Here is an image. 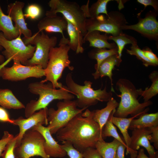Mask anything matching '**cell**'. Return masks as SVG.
Here are the masks:
<instances>
[{
  "label": "cell",
  "instance_id": "9c48e42d",
  "mask_svg": "<svg viewBox=\"0 0 158 158\" xmlns=\"http://www.w3.org/2000/svg\"><path fill=\"white\" fill-rule=\"evenodd\" d=\"M26 45H34L36 49L32 57L27 62L25 65H40L45 69L49 59V54L51 48L55 47L57 38L54 36L49 37L43 31L38 32L28 38H23Z\"/></svg>",
  "mask_w": 158,
  "mask_h": 158
},
{
  "label": "cell",
  "instance_id": "8992f818",
  "mask_svg": "<svg viewBox=\"0 0 158 158\" xmlns=\"http://www.w3.org/2000/svg\"><path fill=\"white\" fill-rule=\"evenodd\" d=\"M50 9L46 12L47 16H53L60 13L81 32L84 37L87 31L85 23L87 19L81 6L76 2L66 0H51L48 3Z\"/></svg>",
  "mask_w": 158,
  "mask_h": 158
},
{
  "label": "cell",
  "instance_id": "2e32d148",
  "mask_svg": "<svg viewBox=\"0 0 158 158\" xmlns=\"http://www.w3.org/2000/svg\"><path fill=\"white\" fill-rule=\"evenodd\" d=\"M25 3L20 1L11 3L7 6V13L15 23L14 26L23 34L24 38H28L32 36L31 30L27 27L23 9Z\"/></svg>",
  "mask_w": 158,
  "mask_h": 158
},
{
  "label": "cell",
  "instance_id": "ac0fdd59",
  "mask_svg": "<svg viewBox=\"0 0 158 158\" xmlns=\"http://www.w3.org/2000/svg\"><path fill=\"white\" fill-rule=\"evenodd\" d=\"M38 32L44 30L47 33H61L63 38L65 37L63 32L67 30V22L63 17L57 15L53 16H46L38 23Z\"/></svg>",
  "mask_w": 158,
  "mask_h": 158
},
{
  "label": "cell",
  "instance_id": "ab89813d",
  "mask_svg": "<svg viewBox=\"0 0 158 158\" xmlns=\"http://www.w3.org/2000/svg\"><path fill=\"white\" fill-rule=\"evenodd\" d=\"M142 50L145 56L157 66L158 65V58L152 50L149 48H145Z\"/></svg>",
  "mask_w": 158,
  "mask_h": 158
},
{
  "label": "cell",
  "instance_id": "74e56055",
  "mask_svg": "<svg viewBox=\"0 0 158 158\" xmlns=\"http://www.w3.org/2000/svg\"><path fill=\"white\" fill-rule=\"evenodd\" d=\"M151 131L149 141L150 143H153L154 147L158 149V126L149 128Z\"/></svg>",
  "mask_w": 158,
  "mask_h": 158
},
{
  "label": "cell",
  "instance_id": "7bdbcfd3",
  "mask_svg": "<svg viewBox=\"0 0 158 158\" xmlns=\"http://www.w3.org/2000/svg\"><path fill=\"white\" fill-rule=\"evenodd\" d=\"M127 147L122 143L119 142L115 154V158H125V151Z\"/></svg>",
  "mask_w": 158,
  "mask_h": 158
},
{
  "label": "cell",
  "instance_id": "1f68e13d",
  "mask_svg": "<svg viewBox=\"0 0 158 158\" xmlns=\"http://www.w3.org/2000/svg\"><path fill=\"white\" fill-rule=\"evenodd\" d=\"M114 109L111 113L107 121L105 124L103 129L102 136L103 139L108 137H112L123 145L127 147L124 140L122 139L118 133L116 127L112 122L111 116L115 111Z\"/></svg>",
  "mask_w": 158,
  "mask_h": 158
},
{
  "label": "cell",
  "instance_id": "d6a6232c",
  "mask_svg": "<svg viewBox=\"0 0 158 158\" xmlns=\"http://www.w3.org/2000/svg\"><path fill=\"white\" fill-rule=\"evenodd\" d=\"M127 53L130 55L135 56L138 59L142 62L143 64L146 67L149 66H157L145 56L142 50L139 47L137 43L132 44L130 49H127Z\"/></svg>",
  "mask_w": 158,
  "mask_h": 158
},
{
  "label": "cell",
  "instance_id": "484cf974",
  "mask_svg": "<svg viewBox=\"0 0 158 158\" xmlns=\"http://www.w3.org/2000/svg\"><path fill=\"white\" fill-rule=\"evenodd\" d=\"M0 105L2 107L8 109H25V106L13 94L12 91L8 89H0Z\"/></svg>",
  "mask_w": 158,
  "mask_h": 158
},
{
  "label": "cell",
  "instance_id": "ba28073f",
  "mask_svg": "<svg viewBox=\"0 0 158 158\" xmlns=\"http://www.w3.org/2000/svg\"><path fill=\"white\" fill-rule=\"evenodd\" d=\"M21 35L15 39L8 40L3 33L0 32V45L5 49L2 53L6 60L0 65V69L12 60L25 65L28 61L32 57L36 47L30 44L26 45L21 38Z\"/></svg>",
  "mask_w": 158,
  "mask_h": 158
},
{
  "label": "cell",
  "instance_id": "f1b7e54d",
  "mask_svg": "<svg viewBox=\"0 0 158 158\" xmlns=\"http://www.w3.org/2000/svg\"><path fill=\"white\" fill-rule=\"evenodd\" d=\"M149 78L152 82L149 88H147L145 90L141 88L137 89L139 95L143 97L144 102H147L153 97L158 94V72L154 71L152 72L149 75Z\"/></svg>",
  "mask_w": 158,
  "mask_h": 158
},
{
  "label": "cell",
  "instance_id": "7c38bea8",
  "mask_svg": "<svg viewBox=\"0 0 158 158\" xmlns=\"http://www.w3.org/2000/svg\"><path fill=\"white\" fill-rule=\"evenodd\" d=\"M45 76V71L40 65L28 66L13 61L11 67L4 66L0 69V77L12 82L25 80L28 78H41Z\"/></svg>",
  "mask_w": 158,
  "mask_h": 158
},
{
  "label": "cell",
  "instance_id": "b9f144b4",
  "mask_svg": "<svg viewBox=\"0 0 158 158\" xmlns=\"http://www.w3.org/2000/svg\"><path fill=\"white\" fill-rule=\"evenodd\" d=\"M0 121L7 122L13 124V121L9 118L7 111L3 107H0Z\"/></svg>",
  "mask_w": 158,
  "mask_h": 158
},
{
  "label": "cell",
  "instance_id": "8d00e7d4",
  "mask_svg": "<svg viewBox=\"0 0 158 158\" xmlns=\"http://www.w3.org/2000/svg\"><path fill=\"white\" fill-rule=\"evenodd\" d=\"M14 137L13 135L10 134L8 131H4V135L1 139L0 140V157L1 156L2 153L7 143Z\"/></svg>",
  "mask_w": 158,
  "mask_h": 158
},
{
  "label": "cell",
  "instance_id": "f6af8a7d",
  "mask_svg": "<svg viewBox=\"0 0 158 158\" xmlns=\"http://www.w3.org/2000/svg\"><path fill=\"white\" fill-rule=\"evenodd\" d=\"M3 47L0 45V50H1ZM5 62L4 57L3 55L0 54V65L2 64Z\"/></svg>",
  "mask_w": 158,
  "mask_h": 158
},
{
  "label": "cell",
  "instance_id": "8fae6325",
  "mask_svg": "<svg viewBox=\"0 0 158 158\" xmlns=\"http://www.w3.org/2000/svg\"><path fill=\"white\" fill-rule=\"evenodd\" d=\"M45 139L38 131L31 128L23 135L20 145L15 147V158H30L40 156L43 158H50L45 153L44 148Z\"/></svg>",
  "mask_w": 158,
  "mask_h": 158
},
{
  "label": "cell",
  "instance_id": "6da1fadb",
  "mask_svg": "<svg viewBox=\"0 0 158 158\" xmlns=\"http://www.w3.org/2000/svg\"><path fill=\"white\" fill-rule=\"evenodd\" d=\"M93 111L86 109L75 116L56 133L57 139L68 141L80 152L88 147L95 148L99 140L103 139L99 124L93 119Z\"/></svg>",
  "mask_w": 158,
  "mask_h": 158
},
{
  "label": "cell",
  "instance_id": "603a6c76",
  "mask_svg": "<svg viewBox=\"0 0 158 158\" xmlns=\"http://www.w3.org/2000/svg\"><path fill=\"white\" fill-rule=\"evenodd\" d=\"M2 32L5 38L11 40L21 35L13 24L10 16L3 12L0 5V32Z\"/></svg>",
  "mask_w": 158,
  "mask_h": 158
},
{
  "label": "cell",
  "instance_id": "ffe728a7",
  "mask_svg": "<svg viewBox=\"0 0 158 158\" xmlns=\"http://www.w3.org/2000/svg\"><path fill=\"white\" fill-rule=\"evenodd\" d=\"M109 36L107 34H101L100 31L95 30L87 32L84 37V40L85 42H89L90 47L95 48L111 49L117 47L115 43L108 42Z\"/></svg>",
  "mask_w": 158,
  "mask_h": 158
},
{
  "label": "cell",
  "instance_id": "7a4b0ae2",
  "mask_svg": "<svg viewBox=\"0 0 158 158\" xmlns=\"http://www.w3.org/2000/svg\"><path fill=\"white\" fill-rule=\"evenodd\" d=\"M29 91L39 95L37 100H32L25 106V115L27 118L36 111L45 108L52 101L56 99L71 100L75 96L71 93L66 86L58 89L53 87L50 82L45 84L41 81L30 83L28 85Z\"/></svg>",
  "mask_w": 158,
  "mask_h": 158
},
{
  "label": "cell",
  "instance_id": "d6986e66",
  "mask_svg": "<svg viewBox=\"0 0 158 158\" xmlns=\"http://www.w3.org/2000/svg\"><path fill=\"white\" fill-rule=\"evenodd\" d=\"M122 59L119 58L118 55H111L103 61L92 75L95 80L105 76L108 77L111 85V91L114 92L113 87L112 70L115 66L118 67Z\"/></svg>",
  "mask_w": 158,
  "mask_h": 158
},
{
  "label": "cell",
  "instance_id": "7402d4cb",
  "mask_svg": "<svg viewBox=\"0 0 158 158\" xmlns=\"http://www.w3.org/2000/svg\"><path fill=\"white\" fill-rule=\"evenodd\" d=\"M107 102V105L104 108L93 111V119L99 124L102 133L103 127L111 113L117 108L119 104V103L113 97Z\"/></svg>",
  "mask_w": 158,
  "mask_h": 158
},
{
  "label": "cell",
  "instance_id": "4316f807",
  "mask_svg": "<svg viewBox=\"0 0 158 158\" xmlns=\"http://www.w3.org/2000/svg\"><path fill=\"white\" fill-rule=\"evenodd\" d=\"M111 0H98L93 3L89 7L88 0L86 4L81 6L85 15L88 18H95L101 13L107 15V6Z\"/></svg>",
  "mask_w": 158,
  "mask_h": 158
},
{
  "label": "cell",
  "instance_id": "5bb4252c",
  "mask_svg": "<svg viewBox=\"0 0 158 158\" xmlns=\"http://www.w3.org/2000/svg\"><path fill=\"white\" fill-rule=\"evenodd\" d=\"M151 132L149 128H139L132 130L129 147L131 158H135L137 156L141 146L144 147L151 158H158V151H156L154 147L151 145L149 138Z\"/></svg>",
  "mask_w": 158,
  "mask_h": 158
},
{
  "label": "cell",
  "instance_id": "f546056e",
  "mask_svg": "<svg viewBox=\"0 0 158 158\" xmlns=\"http://www.w3.org/2000/svg\"><path fill=\"white\" fill-rule=\"evenodd\" d=\"M118 55L117 47L111 49L95 48L88 52V56L90 59L96 60L97 63L95 68L96 71L101 63L109 57L113 55Z\"/></svg>",
  "mask_w": 158,
  "mask_h": 158
},
{
  "label": "cell",
  "instance_id": "60d3db41",
  "mask_svg": "<svg viewBox=\"0 0 158 158\" xmlns=\"http://www.w3.org/2000/svg\"><path fill=\"white\" fill-rule=\"evenodd\" d=\"M137 1L139 3L143 5L144 6V9L138 14L140 15L141 13L145 9L147 6H151L153 7L154 10L157 11L158 10V1L155 0H137Z\"/></svg>",
  "mask_w": 158,
  "mask_h": 158
},
{
  "label": "cell",
  "instance_id": "d590c367",
  "mask_svg": "<svg viewBox=\"0 0 158 158\" xmlns=\"http://www.w3.org/2000/svg\"><path fill=\"white\" fill-rule=\"evenodd\" d=\"M18 134L10 140L6 144L2 153V158H15L14 150L16 146Z\"/></svg>",
  "mask_w": 158,
  "mask_h": 158
},
{
  "label": "cell",
  "instance_id": "f35d334b",
  "mask_svg": "<svg viewBox=\"0 0 158 158\" xmlns=\"http://www.w3.org/2000/svg\"><path fill=\"white\" fill-rule=\"evenodd\" d=\"M83 158H102L95 148L88 147L83 152Z\"/></svg>",
  "mask_w": 158,
  "mask_h": 158
},
{
  "label": "cell",
  "instance_id": "83f0119b",
  "mask_svg": "<svg viewBox=\"0 0 158 158\" xmlns=\"http://www.w3.org/2000/svg\"><path fill=\"white\" fill-rule=\"evenodd\" d=\"M119 142L115 139L109 142L101 139L97 142L95 148L102 158H115L116 152Z\"/></svg>",
  "mask_w": 158,
  "mask_h": 158
},
{
  "label": "cell",
  "instance_id": "52a82bcc",
  "mask_svg": "<svg viewBox=\"0 0 158 158\" xmlns=\"http://www.w3.org/2000/svg\"><path fill=\"white\" fill-rule=\"evenodd\" d=\"M56 106V110L51 108L48 110L47 127L51 135L56 134L75 116L87 109L78 108L75 100H63L58 102Z\"/></svg>",
  "mask_w": 158,
  "mask_h": 158
},
{
  "label": "cell",
  "instance_id": "5b68a950",
  "mask_svg": "<svg viewBox=\"0 0 158 158\" xmlns=\"http://www.w3.org/2000/svg\"><path fill=\"white\" fill-rule=\"evenodd\" d=\"M65 82L70 92L77 96V106L80 108L87 109L99 101L107 102L112 97V91L107 92L106 86L102 90L101 88L94 90L92 87V83L87 80L84 82V85H80L74 81L71 73L67 74Z\"/></svg>",
  "mask_w": 158,
  "mask_h": 158
},
{
  "label": "cell",
  "instance_id": "44dd1931",
  "mask_svg": "<svg viewBox=\"0 0 158 158\" xmlns=\"http://www.w3.org/2000/svg\"><path fill=\"white\" fill-rule=\"evenodd\" d=\"M66 20L67 22V30L70 39L67 44L70 49L75 51L76 54L83 53L84 49L82 46L85 42L84 36L75 26Z\"/></svg>",
  "mask_w": 158,
  "mask_h": 158
},
{
  "label": "cell",
  "instance_id": "4fadbf2b",
  "mask_svg": "<svg viewBox=\"0 0 158 158\" xmlns=\"http://www.w3.org/2000/svg\"><path fill=\"white\" fill-rule=\"evenodd\" d=\"M157 11H150L144 18L137 15L138 22L134 25H127L122 26L121 29L131 30L140 33L149 39L157 41L158 38V22L156 19Z\"/></svg>",
  "mask_w": 158,
  "mask_h": 158
},
{
  "label": "cell",
  "instance_id": "277c9868",
  "mask_svg": "<svg viewBox=\"0 0 158 158\" xmlns=\"http://www.w3.org/2000/svg\"><path fill=\"white\" fill-rule=\"evenodd\" d=\"M68 39L61 38L59 47H52L50 49L47 67L44 69L45 78L41 81L45 83L49 81L55 89L61 88L62 84L58 82L61 77L63 70L68 68L72 71L74 67L70 66L68 52L70 49L67 44Z\"/></svg>",
  "mask_w": 158,
  "mask_h": 158
},
{
  "label": "cell",
  "instance_id": "9a60e30c",
  "mask_svg": "<svg viewBox=\"0 0 158 158\" xmlns=\"http://www.w3.org/2000/svg\"><path fill=\"white\" fill-rule=\"evenodd\" d=\"M48 109L47 107L40 109L26 118L20 116L17 119H13V124L18 126L19 128V132L18 134V138L15 147L20 145L23 135L28 130L38 124L42 125L49 124L47 120Z\"/></svg>",
  "mask_w": 158,
  "mask_h": 158
},
{
  "label": "cell",
  "instance_id": "4dcf8cb0",
  "mask_svg": "<svg viewBox=\"0 0 158 158\" xmlns=\"http://www.w3.org/2000/svg\"><path fill=\"white\" fill-rule=\"evenodd\" d=\"M109 40H112L115 42L118 48V57L120 59H121L122 51L126 44L137 43L135 38L123 32L116 36H109Z\"/></svg>",
  "mask_w": 158,
  "mask_h": 158
},
{
  "label": "cell",
  "instance_id": "30bf717a",
  "mask_svg": "<svg viewBox=\"0 0 158 158\" xmlns=\"http://www.w3.org/2000/svg\"><path fill=\"white\" fill-rule=\"evenodd\" d=\"M127 24L122 13L112 11L105 16L100 14L95 18H87L85 29L87 32L96 30L116 36L123 33L121 27Z\"/></svg>",
  "mask_w": 158,
  "mask_h": 158
},
{
  "label": "cell",
  "instance_id": "e0dca14e",
  "mask_svg": "<svg viewBox=\"0 0 158 158\" xmlns=\"http://www.w3.org/2000/svg\"><path fill=\"white\" fill-rule=\"evenodd\" d=\"M40 133L44 137L45 141L44 148L46 154L49 156L54 157H63L67 154L52 136L49 128L41 124L36 125L32 128Z\"/></svg>",
  "mask_w": 158,
  "mask_h": 158
},
{
  "label": "cell",
  "instance_id": "836d02e7",
  "mask_svg": "<svg viewBox=\"0 0 158 158\" xmlns=\"http://www.w3.org/2000/svg\"><path fill=\"white\" fill-rule=\"evenodd\" d=\"M42 13V8L40 6L36 4H32L27 7L24 16L25 18L36 20L40 16Z\"/></svg>",
  "mask_w": 158,
  "mask_h": 158
},
{
  "label": "cell",
  "instance_id": "ee69618b",
  "mask_svg": "<svg viewBox=\"0 0 158 158\" xmlns=\"http://www.w3.org/2000/svg\"><path fill=\"white\" fill-rule=\"evenodd\" d=\"M135 158H151L148 157L145 153L143 149L141 148L139 149L138 151V154Z\"/></svg>",
  "mask_w": 158,
  "mask_h": 158
},
{
  "label": "cell",
  "instance_id": "e575fe53",
  "mask_svg": "<svg viewBox=\"0 0 158 158\" xmlns=\"http://www.w3.org/2000/svg\"><path fill=\"white\" fill-rule=\"evenodd\" d=\"M62 143V148L66 151L70 158H83V153L76 150L71 142L63 141Z\"/></svg>",
  "mask_w": 158,
  "mask_h": 158
},
{
  "label": "cell",
  "instance_id": "cb8c5ba5",
  "mask_svg": "<svg viewBox=\"0 0 158 158\" xmlns=\"http://www.w3.org/2000/svg\"><path fill=\"white\" fill-rule=\"evenodd\" d=\"M114 114L111 116V120L114 125L116 126L122 134L124 140L126 145V154H129V147L131 142V137L128 132V130L132 121L142 114H139L129 118L118 117L114 116Z\"/></svg>",
  "mask_w": 158,
  "mask_h": 158
},
{
  "label": "cell",
  "instance_id": "3957f363",
  "mask_svg": "<svg viewBox=\"0 0 158 158\" xmlns=\"http://www.w3.org/2000/svg\"><path fill=\"white\" fill-rule=\"evenodd\" d=\"M116 89L121 93L117 94L121 101L114 114V116L126 118L129 115L133 116L146 113L149 109L145 108L152 104L150 100L140 103L137 99L139 95L135 86L127 79H119L116 83Z\"/></svg>",
  "mask_w": 158,
  "mask_h": 158
},
{
  "label": "cell",
  "instance_id": "d4e9b609",
  "mask_svg": "<svg viewBox=\"0 0 158 158\" xmlns=\"http://www.w3.org/2000/svg\"><path fill=\"white\" fill-rule=\"evenodd\" d=\"M137 119L131 121L129 129L133 130L139 128H148L158 126V112L148 114L145 113Z\"/></svg>",
  "mask_w": 158,
  "mask_h": 158
}]
</instances>
